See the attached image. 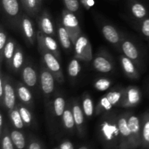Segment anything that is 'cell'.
Masks as SVG:
<instances>
[{
	"label": "cell",
	"mask_w": 149,
	"mask_h": 149,
	"mask_svg": "<svg viewBox=\"0 0 149 149\" xmlns=\"http://www.w3.org/2000/svg\"><path fill=\"white\" fill-rule=\"evenodd\" d=\"M17 46L15 41L13 38H9L4 47V53H3V61H5V63L7 64L9 68H10V66H11L12 60H13Z\"/></svg>",
	"instance_id": "cell-24"
},
{
	"label": "cell",
	"mask_w": 149,
	"mask_h": 149,
	"mask_svg": "<svg viewBox=\"0 0 149 149\" xmlns=\"http://www.w3.org/2000/svg\"><path fill=\"white\" fill-rule=\"evenodd\" d=\"M120 63L122 70L127 77L132 79H136L139 78V72L134 61H132L125 55H122L120 56Z\"/></svg>",
	"instance_id": "cell-18"
},
{
	"label": "cell",
	"mask_w": 149,
	"mask_h": 149,
	"mask_svg": "<svg viewBox=\"0 0 149 149\" xmlns=\"http://www.w3.org/2000/svg\"><path fill=\"white\" fill-rule=\"evenodd\" d=\"M15 87L17 97H18L20 101L27 106H31L33 102V96L31 92L29 90V87L21 82L16 83Z\"/></svg>",
	"instance_id": "cell-19"
},
{
	"label": "cell",
	"mask_w": 149,
	"mask_h": 149,
	"mask_svg": "<svg viewBox=\"0 0 149 149\" xmlns=\"http://www.w3.org/2000/svg\"><path fill=\"white\" fill-rule=\"evenodd\" d=\"M62 24L68 31L73 44H75L78 38L81 35V29L77 16L72 12L65 9L62 12Z\"/></svg>",
	"instance_id": "cell-3"
},
{
	"label": "cell",
	"mask_w": 149,
	"mask_h": 149,
	"mask_svg": "<svg viewBox=\"0 0 149 149\" xmlns=\"http://www.w3.org/2000/svg\"><path fill=\"white\" fill-rule=\"evenodd\" d=\"M141 31L146 38L149 39V16L141 22Z\"/></svg>",
	"instance_id": "cell-39"
},
{
	"label": "cell",
	"mask_w": 149,
	"mask_h": 149,
	"mask_svg": "<svg viewBox=\"0 0 149 149\" xmlns=\"http://www.w3.org/2000/svg\"><path fill=\"white\" fill-rule=\"evenodd\" d=\"M41 88L45 97L48 98L55 90V82L56 81L53 74L47 68L45 65H42L39 73Z\"/></svg>",
	"instance_id": "cell-8"
},
{
	"label": "cell",
	"mask_w": 149,
	"mask_h": 149,
	"mask_svg": "<svg viewBox=\"0 0 149 149\" xmlns=\"http://www.w3.org/2000/svg\"><path fill=\"white\" fill-rule=\"evenodd\" d=\"M16 94L15 87L13 85L11 79L8 77H5V87H4V96L2 101L1 102V106H4L8 111L13 110L16 106Z\"/></svg>",
	"instance_id": "cell-9"
},
{
	"label": "cell",
	"mask_w": 149,
	"mask_h": 149,
	"mask_svg": "<svg viewBox=\"0 0 149 149\" xmlns=\"http://www.w3.org/2000/svg\"><path fill=\"white\" fill-rule=\"evenodd\" d=\"M119 130V149H130V132L127 122V113L118 116Z\"/></svg>",
	"instance_id": "cell-7"
},
{
	"label": "cell",
	"mask_w": 149,
	"mask_h": 149,
	"mask_svg": "<svg viewBox=\"0 0 149 149\" xmlns=\"http://www.w3.org/2000/svg\"><path fill=\"white\" fill-rule=\"evenodd\" d=\"M65 9L68 11L76 13L80 8L79 0H63Z\"/></svg>",
	"instance_id": "cell-38"
},
{
	"label": "cell",
	"mask_w": 149,
	"mask_h": 149,
	"mask_svg": "<svg viewBox=\"0 0 149 149\" xmlns=\"http://www.w3.org/2000/svg\"><path fill=\"white\" fill-rule=\"evenodd\" d=\"M19 24H20L23 37L28 42V44L31 46L34 45L36 40V33H35L33 22L30 19V17L26 15H22L20 16Z\"/></svg>",
	"instance_id": "cell-11"
},
{
	"label": "cell",
	"mask_w": 149,
	"mask_h": 149,
	"mask_svg": "<svg viewBox=\"0 0 149 149\" xmlns=\"http://www.w3.org/2000/svg\"><path fill=\"white\" fill-rule=\"evenodd\" d=\"M81 107L86 117L90 118L93 116L95 111V108L94 106V102L90 95L85 94L84 95L82 98Z\"/></svg>",
	"instance_id": "cell-27"
},
{
	"label": "cell",
	"mask_w": 149,
	"mask_h": 149,
	"mask_svg": "<svg viewBox=\"0 0 149 149\" xmlns=\"http://www.w3.org/2000/svg\"><path fill=\"white\" fill-rule=\"evenodd\" d=\"M1 148L2 149H14V144L10 137V134L8 132V130L5 129L4 133L1 135Z\"/></svg>",
	"instance_id": "cell-37"
},
{
	"label": "cell",
	"mask_w": 149,
	"mask_h": 149,
	"mask_svg": "<svg viewBox=\"0 0 149 149\" xmlns=\"http://www.w3.org/2000/svg\"><path fill=\"white\" fill-rule=\"evenodd\" d=\"M71 106H72V111L73 114H74L76 127L78 130L79 133L80 135H82L83 132H84V116H85L84 111H83L82 107L77 100L71 104Z\"/></svg>",
	"instance_id": "cell-21"
},
{
	"label": "cell",
	"mask_w": 149,
	"mask_h": 149,
	"mask_svg": "<svg viewBox=\"0 0 149 149\" xmlns=\"http://www.w3.org/2000/svg\"><path fill=\"white\" fill-rule=\"evenodd\" d=\"M17 106L18 108L19 112H20V115H21V117L23 119L25 125L31 126L32 122H33V116H32L31 111L29 110L27 106H26V105L22 103L17 104Z\"/></svg>",
	"instance_id": "cell-33"
},
{
	"label": "cell",
	"mask_w": 149,
	"mask_h": 149,
	"mask_svg": "<svg viewBox=\"0 0 149 149\" xmlns=\"http://www.w3.org/2000/svg\"><path fill=\"white\" fill-rule=\"evenodd\" d=\"M39 31L42 33L49 36H55V27L50 15L47 10H44L38 17Z\"/></svg>",
	"instance_id": "cell-12"
},
{
	"label": "cell",
	"mask_w": 149,
	"mask_h": 149,
	"mask_svg": "<svg viewBox=\"0 0 149 149\" xmlns=\"http://www.w3.org/2000/svg\"><path fill=\"white\" fill-rule=\"evenodd\" d=\"M29 149H42L40 144L36 141H32L29 146Z\"/></svg>",
	"instance_id": "cell-43"
},
{
	"label": "cell",
	"mask_w": 149,
	"mask_h": 149,
	"mask_svg": "<svg viewBox=\"0 0 149 149\" xmlns=\"http://www.w3.org/2000/svg\"><path fill=\"white\" fill-rule=\"evenodd\" d=\"M142 146L149 148V111L143 114L142 119Z\"/></svg>",
	"instance_id": "cell-26"
},
{
	"label": "cell",
	"mask_w": 149,
	"mask_h": 149,
	"mask_svg": "<svg viewBox=\"0 0 149 149\" xmlns=\"http://www.w3.org/2000/svg\"><path fill=\"white\" fill-rule=\"evenodd\" d=\"M24 52L22 49V48L17 45V47H16L15 52L14 53V55H13V60H12L10 68L16 73L21 71L22 68L24 66Z\"/></svg>",
	"instance_id": "cell-22"
},
{
	"label": "cell",
	"mask_w": 149,
	"mask_h": 149,
	"mask_svg": "<svg viewBox=\"0 0 149 149\" xmlns=\"http://www.w3.org/2000/svg\"><path fill=\"white\" fill-rule=\"evenodd\" d=\"M62 122L64 127L67 130L72 131L74 128L75 127L76 124L74 121V114L72 111V106L71 105H68L64 111L62 116Z\"/></svg>",
	"instance_id": "cell-25"
},
{
	"label": "cell",
	"mask_w": 149,
	"mask_h": 149,
	"mask_svg": "<svg viewBox=\"0 0 149 149\" xmlns=\"http://www.w3.org/2000/svg\"><path fill=\"white\" fill-rule=\"evenodd\" d=\"M8 113L10 119V120H11L12 123H13V126H14L17 130L23 129L25 124L24 122H23V119H22L21 115H20V112H19L18 108H17V105H16L15 108L14 109L8 111Z\"/></svg>",
	"instance_id": "cell-29"
},
{
	"label": "cell",
	"mask_w": 149,
	"mask_h": 149,
	"mask_svg": "<svg viewBox=\"0 0 149 149\" xmlns=\"http://www.w3.org/2000/svg\"><path fill=\"white\" fill-rule=\"evenodd\" d=\"M19 1H20V3H21L22 7H23V9L26 8V1H27V0H19Z\"/></svg>",
	"instance_id": "cell-45"
},
{
	"label": "cell",
	"mask_w": 149,
	"mask_h": 149,
	"mask_svg": "<svg viewBox=\"0 0 149 149\" xmlns=\"http://www.w3.org/2000/svg\"><path fill=\"white\" fill-rule=\"evenodd\" d=\"M4 87H5V77H4L1 73V77H0V103L2 101L3 96H4Z\"/></svg>",
	"instance_id": "cell-40"
},
{
	"label": "cell",
	"mask_w": 149,
	"mask_h": 149,
	"mask_svg": "<svg viewBox=\"0 0 149 149\" xmlns=\"http://www.w3.org/2000/svg\"><path fill=\"white\" fill-rule=\"evenodd\" d=\"M3 124H4V117L2 113H0V132L1 135L3 133Z\"/></svg>",
	"instance_id": "cell-44"
},
{
	"label": "cell",
	"mask_w": 149,
	"mask_h": 149,
	"mask_svg": "<svg viewBox=\"0 0 149 149\" xmlns=\"http://www.w3.org/2000/svg\"><path fill=\"white\" fill-rule=\"evenodd\" d=\"M59 149H74V145L69 141H64L60 145Z\"/></svg>",
	"instance_id": "cell-42"
},
{
	"label": "cell",
	"mask_w": 149,
	"mask_h": 149,
	"mask_svg": "<svg viewBox=\"0 0 149 149\" xmlns=\"http://www.w3.org/2000/svg\"><path fill=\"white\" fill-rule=\"evenodd\" d=\"M36 38L40 39L42 42L43 43L44 46L52 53H53L58 59H60V54L59 47H58V45L55 39L52 37V36H49V35H45L42 33L40 31L36 33Z\"/></svg>",
	"instance_id": "cell-20"
},
{
	"label": "cell",
	"mask_w": 149,
	"mask_h": 149,
	"mask_svg": "<svg viewBox=\"0 0 149 149\" xmlns=\"http://www.w3.org/2000/svg\"><path fill=\"white\" fill-rule=\"evenodd\" d=\"M102 33L106 40L114 46H119L123 39L117 29L111 24H104L102 26Z\"/></svg>",
	"instance_id": "cell-16"
},
{
	"label": "cell",
	"mask_w": 149,
	"mask_h": 149,
	"mask_svg": "<svg viewBox=\"0 0 149 149\" xmlns=\"http://www.w3.org/2000/svg\"><path fill=\"white\" fill-rule=\"evenodd\" d=\"M55 149H59V148H55Z\"/></svg>",
	"instance_id": "cell-48"
},
{
	"label": "cell",
	"mask_w": 149,
	"mask_h": 149,
	"mask_svg": "<svg viewBox=\"0 0 149 149\" xmlns=\"http://www.w3.org/2000/svg\"><path fill=\"white\" fill-rule=\"evenodd\" d=\"M79 149H89V148H87V146H81V147H80Z\"/></svg>",
	"instance_id": "cell-46"
},
{
	"label": "cell",
	"mask_w": 149,
	"mask_h": 149,
	"mask_svg": "<svg viewBox=\"0 0 149 149\" xmlns=\"http://www.w3.org/2000/svg\"><path fill=\"white\" fill-rule=\"evenodd\" d=\"M112 85V81L108 78L97 79L93 83V87L96 90L104 92L109 90Z\"/></svg>",
	"instance_id": "cell-34"
},
{
	"label": "cell",
	"mask_w": 149,
	"mask_h": 149,
	"mask_svg": "<svg viewBox=\"0 0 149 149\" xmlns=\"http://www.w3.org/2000/svg\"><path fill=\"white\" fill-rule=\"evenodd\" d=\"M142 100L141 90L135 86H129L125 89V95L119 107L124 109L133 108L138 106Z\"/></svg>",
	"instance_id": "cell-6"
},
{
	"label": "cell",
	"mask_w": 149,
	"mask_h": 149,
	"mask_svg": "<svg viewBox=\"0 0 149 149\" xmlns=\"http://www.w3.org/2000/svg\"><path fill=\"white\" fill-rule=\"evenodd\" d=\"M39 1V2L40 3V4H42V1H43V0H38Z\"/></svg>",
	"instance_id": "cell-47"
},
{
	"label": "cell",
	"mask_w": 149,
	"mask_h": 149,
	"mask_svg": "<svg viewBox=\"0 0 149 149\" xmlns=\"http://www.w3.org/2000/svg\"><path fill=\"white\" fill-rule=\"evenodd\" d=\"M127 122L130 132V149H136L142 143V122L132 113H127Z\"/></svg>",
	"instance_id": "cell-4"
},
{
	"label": "cell",
	"mask_w": 149,
	"mask_h": 149,
	"mask_svg": "<svg viewBox=\"0 0 149 149\" xmlns=\"http://www.w3.org/2000/svg\"><path fill=\"white\" fill-rule=\"evenodd\" d=\"M93 66L97 71L103 74L110 73L113 69V63L111 58L106 52H100L96 55L93 60Z\"/></svg>",
	"instance_id": "cell-10"
},
{
	"label": "cell",
	"mask_w": 149,
	"mask_h": 149,
	"mask_svg": "<svg viewBox=\"0 0 149 149\" xmlns=\"http://www.w3.org/2000/svg\"><path fill=\"white\" fill-rule=\"evenodd\" d=\"M129 8L131 15L137 20L142 21L143 19L148 17V9L141 1L137 0H131L130 1Z\"/></svg>",
	"instance_id": "cell-17"
},
{
	"label": "cell",
	"mask_w": 149,
	"mask_h": 149,
	"mask_svg": "<svg viewBox=\"0 0 149 149\" xmlns=\"http://www.w3.org/2000/svg\"><path fill=\"white\" fill-rule=\"evenodd\" d=\"M36 41H37L38 49L42 55L44 65L53 74L58 82L62 83L64 81V77L59 59L44 46L40 39L36 38Z\"/></svg>",
	"instance_id": "cell-1"
},
{
	"label": "cell",
	"mask_w": 149,
	"mask_h": 149,
	"mask_svg": "<svg viewBox=\"0 0 149 149\" xmlns=\"http://www.w3.org/2000/svg\"><path fill=\"white\" fill-rule=\"evenodd\" d=\"M80 60L74 58L69 62L68 65V74L71 79H76L81 71V65L80 63Z\"/></svg>",
	"instance_id": "cell-31"
},
{
	"label": "cell",
	"mask_w": 149,
	"mask_h": 149,
	"mask_svg": "<svg viewBox=\"0 0 149 149\" xmlns=\"http://www.w3.org/2000/svg\"><path fill=\"white\" fill-rule=\"evenodd\" d=\"M13 144L17 149H23L26 146L24 135L17 130H13L10 132Z\"/></svg>",
	"instance_id": "cell-30"
},
{
	"label": "cell",
	"mask_w": 149,
	"mask_h": 149,
	"mask_svg": "<svg viewBox=\"0 0 149 149\" xmlns=\"http://www.w3.org/2000/svg\"><path fill=\"white\" fill-rule=\"evenodd\" d=\"M21 78L23 83L29 87L33 88L36 87L38 81V74L31 64L24 65L21 70Z\"/></svg>",
	"instance_id": "cell-14"
},
{
	"label": "cell",
	"mask_w": 149,
	"mask_h": 149,
	"mask_svg": "<svg viewBox=\"0 0 149 149\" xmlns=\"http://www.w3.org/2000/svg\"><path fill=\"white\" fill-rule=\"evenodd\" d=\"M100 131L106 142L112 143L117 138L119 141L118 116L109 112L105 113L100 124Z\"/></svg>",
	"instance_id": "cell-2"
},
{
	"label": "cell",
	"mask_w": 149,
	"mask_h": 149,
	"mask_svg": "<svg viewBox=\"0 0 149 149\" xmlns=\"http://www.w3.org/2000/svg\"><path fill=\"white\" fill-rule=\"evenodd\" d=\"M120 47L124 55L127 57L135 63L137 62V63L139 64V63L141 62V54L136 45L133 42L128 39H124L121 42Z\"/></svg>",
	"instance_id": "cell-13"
},
{
	"label": "cell",
	"mask_w": 149,
	"mask_h": 149,
	"mask_svg": "<svg viewBox=\"0 0 149 149\" xmlns=\"http://www.w3.org/2000/svg\"><path fill=\"white\" fill-rule=\"evenodd\" d=\"M8 38H7V32L4 31V27L1 26V30H0V63H3V53H4V47L7 44Z\"/></svg>",
	"instance_id": "cell-36"
},
{
	"label": "cell",
	"mask_w": 149,
	"mask_h": 149,
	"mask_svg": "<svg viewBox=\"0 0 149 149\" xmlns=\"http://www.w3.org/2000/svg\"><path fill=\"white\" fill-rule=\"evenodd\" d=\"M81 5L86 10H90L95 5V0H79Z\"/></svg>",
	"instance_id": "cell-41"
},
{
	"label": "cell",
	"mask_w": 149,
	"mask_h": 149,
	"mask_svg": "<svg viewBox=\"0 0 149 149\" xmlns=\"http://www.w3.org/2000/svg\"><path fill=\"white\" fill-rule=\"evenodd\" d=\"M42 4L38 0H27L26 8L24 9L26 13L31 16H35L38 14Z\"/></svg>",
	"instance_id": "cell-35"
},
{
	"label": "cell",
	"mask_w": 149,
	"mask_h": 149,
	"mask_svg": "<svg viewBox=\"0 0 149 149\" xmlns=\"http://www.w3.org/2000/svg\"><path fill=\"white\" fill-rule=\"evenodd\" d=\"M1 3L3 11L9 18L20 20L21 15L18 0H1Z\"/></svg>",
	"instance_id": "cell-15"
},
{
	"label": "cell",
	"mask_w": 149,
	"mask_h": 149,
	"mask_svg": "<svg viewBox=\"0 0 149 149\" xmlns=\"http://www.w3.org/2000/svg\"><path fill=\"white\" fill-rule=\"evenodd\" d=\"M53 112L58 117H62L63 113L66 108V102L63 96L58 95L53 100Z\"/></svg>",
	"instance_id": "cell-32"
},
{
	"label": "cell",
	"mask_w": 149,
	"mask_h": 149,
	"mask_svg": "<svg viewBox=\"0 0 149 149\" xmlns=\"http://www.w3.org/2000/svg\"><path fill=\"white\" fill-rule=\"evenodd\" d=\"M75 58L81 61L90 62L93 60V48L88 38L81 34L74 45Z\"/></svg>",
	"instance_id": "cell-5"
},
{
	"label": "cell",
	"mask_w": 149,
	"mask_h": 149,
	"mask_svg": "<svg viewBox=\"0 0 149 149\" xmlns=\"http://www.w3.org/2000/svg\"><path fill=\"white\" fill-rule=\"evenodd\" d=\"M58 36L61 46L65 50H69L74 47L71 37L62 23L58 24Z\"/></svg>",
	"instance_id": "cell-23"
},
{
	"label": "cell",
	"mask_w": 149,
	"mask_h": 149,
	"mask_svg": "<svg viewBox=\"0 0 149 149\" xmlns=\"http://www.w3.org/2000/svg\"><path fill=\"white\" fill-rule=\"evenodd\" d=\"M113 108V105L111 104L110 100H109L106 95H105L97 102V105L95 106V113L96 115H100L102 114V113H108V112H110V111Z\"/></svg>",
	"instance_id": "cell-28"
}]
</instances>
